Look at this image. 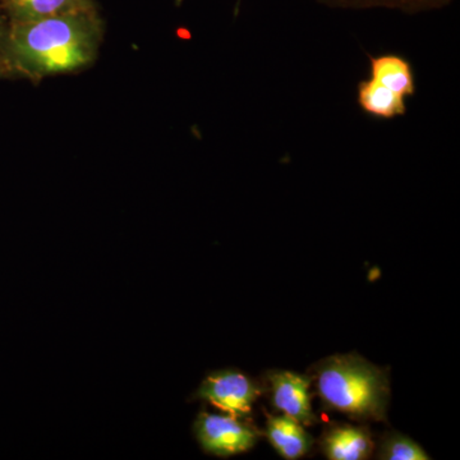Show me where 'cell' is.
Listing matches in <instances>:
<instances>
[{
  "label": "cell",
  "instance_id": "11",
  "mask_svg": "<svg viewBox=\"0 0 460 460\" xmlns=\"http://www.w3.org/2000/svg\"><path fill=\"white\" fill-rule=\"evenodd\" d=\"M325 7L345 9V11H368V9H387L404 14L426 13L440 11L452 4L454 0H316Z\"/></svg>",
  "mask_w": 460,
  "mask_h": 460
},
{
  "label": "cell",
  "instance_id": "9",
  "mask_svg": "<svg viewBox=\"0 0 460 460\" xmlns=\"http://www.w3.org/2000/svg\"><path fill=\"white\" fill-rule=\"evenodd\" d=\"M11 21H33L93 11L95 0H0Z\"/></svg>",
  "mask_w": 460,
  "mask_h": 460
},
{
  "label": "cell",
  "instance_id": "12",
  "mask_svg": "<svg viewBox=\"0 0 460 460\" xmlns=\"http://www.w3.org/2000/svg\"><path fill=\"white\" fill-rule=\"evenodd\" d=\"M378 459L384 460H428L429 456L419 444L407 436L392 434L381 444Z\"/></svg>",
  "mask_w": 460,
  "mask_h": 460
},
{
  "label": "cell",
  "instance_id": "2",
  "mask_svg": "<svg viewBox=\"0 0 460 460\" xmlns=\"http://www.w3.org/2000/svg\"><path fill=\"white\" fill-rule=\"evenodd\" d=\"M316 385L328 410L358 420L386 419V374L358 354H338L323 359L316 367Z\"/></svg>",
  "mask_w": 460,
  "mask_h": 460
},
{
  "label": "cell",
  "instance_id": "6",
  "mask_svg": "<svg viewBox=\"0 0 460 460\" xmlns=\"http://www.w3.org/2000/svg\"><path fill=\"white\" fill-rule=\"evenodd\" d=\"M368 75L371 80L383 84L402 98H413L417 93L416 72L411 60L402 54H368Z\"/></svg>",
  "mask_w": 460,
  "mask_h": 460
},
{
  "label": "cell",
  "instance_id": "14",
  "mask_svg": "<svg viewBox=\"0 0 460 460\" xmlns=\"http://www.w3.org/2000/svg\"><path fill=\"white\" fill-rule=\"evenodd\" d=\"M174 2H175V4L181 5V2H183V0H174Z\"/></svg>",
  "mask_w": 460,
  "mask_h": 460
},
{
  "label": "cell",
  "instance_id": "10",
  "mask_svg": "<svg viewBox=\"0 0 460 460\" xmlns=\"http://www.w3.org/2000/svg\"><path fill=\"white\" fill-rule=\"evenodd\" d=\"M266 417V436L283 458L299 459L310 452L314 438L305 431L301 423L288 416L275 417L268 414Z\"/></svg>",
  "mask_w": 460,
  "mask_h": 460
},
{
  "label": "cell",
  "instance_id": "7",
  "mask_svg": "<svg viewBox=\"0 0 460 460\" xmlns=\"http://www.w3.org/2000/svg\"><path fill=\"white\" fill-rule=\"evenodd\" d=\"M321 447L328 459L362 460L370 458L375 445L367 429L339 425L325 432Z\"/></svg>",
  "mask_w": 460,
  "mask_h": 460
},
{
  "label": "cell",
  "instance_id": "5",
  "mask_svg": "<svg viewBox=\"0 0 460 460\" xmlns=\"http://www.w3.org/2000/svg\"><path fill=\"white\" fill-rule=\"evenodd\" d=\"M272 404L301 425L317 422L311 405L310 386L314 378L290 371H272L268 375Z\"/></svg>",
  "mask_w": 460,
  "mask_h": 460
},
{
  "label": "cell",
  "instance_id": "4",
  "mask_svg": "<svg viewBox=\"0 0 460 460\" xmlns=\"http://www.w3.org/2000/svg\"><path fill=\"white\" fill-rule=\"evenodd\" d=\"M260 387L235 370L215 371L202 381L192 399L210 402L230 416L244 419L252 411Z\"/></svg>",
  "mask_w": 460,
  "mask_h": 460
},
{
  "label": "cell",
  "instance_id": "8",
  "mask_svg": "<svg viewBox=\"0 0 460 460\" xmlns=\"http://www.w3.org/2000/svg\"><path fill=\"white\" fill-rule=\"evenodd\" d=\"M357 104L363 114L375 120H393L408 113L407 99L371 78L357 84Z\"/></svg>",
  "mask_w": 460,
  "mask_h": 460
},
{
  "label": "cell",
  "instance_id": "3",
  "mask_svg": "<svg viewBox=\"0 0 460 460\" xmlns=\"http://www.w3.org/2000/svg\"><path fill=\"white\" fill-rule=\"evenodd\" d=\"M193 434L208 456L228 458L255 447L257 432L239 417L199 411L193 423Z\"/></svg>",
  "mask_w": 460,
  "mask_h": 460
},
{
  "label": "cell",
  "instance_id": "1",
  "mask_svg": "<svg viewBox=\"0 0 460 460\" xmlns=\"http://www.w3.org/2000/svg\"><path fill=\"white\" fill-rule=\"evenodd\" d=\"M104 36L98 9L33 21H11L0 36L5 66L30 78L72 74L95 62Z\"/></svg>",
  "mask_w": 460,
  "mask_h": 460
},
{
  "label": "cell",
  "instance_id": "13",
  "mask_svg": "<svg viewBox=\"0 0 460 460\" xmlns=\"http://www.w3.org/2000/svg\"><path fill=\"white\" fill-rule=\"evenodd\" d=\"M4 62H3L2 57H0V74H2V68L4 66Z\"/></svg>",
  "mask_w": 460,
  "mask_h": 460
}]
</instances>
